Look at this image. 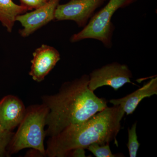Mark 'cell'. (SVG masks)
<instances>
[{
  "instance_id": "obj_1",
  "label": "cell",
  "mask_w": 157,
  "mask_h": 157,
  "mask_svg": "<svg viewBox=\"0 0 157 157\" xmlns=\"http://www.w3.org/2000/svg\"><path fill=\"white\" fill-rule=\"evenodd\" d=\"M89 76L66 82L53 95L42 97L48 109L45 121L46 136L53 137L72 125L87 120L107 107L104 98H98L88 86Z\"/></svg>"
},
{
  "instance_id": "obj_2",
  "label": "cell",
  "mask_w": 157,
  "mask_h": 157,
  "mask_svg": "<svg viewBox=\"0 0 157 157\" xmlns=\"http://www.w3.org/2000/svg\"><path fill=\"white\" fill-rule=\"evenodd\" d=\"M124 114L120 106L107 107L84 122L69 126L57 135L49 137L45 156L67 157L71 151L87 149L93 143L117 142L116 138Z\"/></svg>"
},
{
  "instance_id": "obj_3",
  "label": "cell",
  "mask_w": 157,
  "mask_h": 157,
  "mask_svg": "<svg viewBox=\"0 0 157 157\" xmlns=\"http://www.w3.org/2000/svg\"><path fill=\"white\" fill-rule=\"evenodd\" d=\"M48 109L44 104L29 106L7 147V156L25 148H32L45 156V121Z\"/></svg>"
},
{
  "instance_id": "obj_4",
  "label": "cell",
  "mask_w": 157,
  "mask_h": 157,
  "mask_svg": "<svg viewBox=\"0 0 157 157\" xmlns=\"http://www.w3.org/2000/svg\"><path fill=\"white\" fill-rule=\"evenodd\" d=\"M137 0H109L106 6L95 13L86 25L80 32L73 34L70 38L71 43L84 39L98 40L105 48H111L115 26L111 19L116 11L124 9Z\"/></svg>"
},
{
  "instance_id": "obj_5",
  "label": "cell",
  "mask_w": 157,
  "mask_h": 157,
  "mask_svg": "<svg viewBox=\"0 0 157 157\" xmlns=\"http://www.w3.org/2000/svg\"><path fill=\"white\" fill-rule=\"evenodd\" d=\"M89 76V88L93 91L105 86L117 90L127 83H133L131 81L133 74L128 67L117 62H113L95 69Z\"/></svg>"
},
{
  "instance_id": "obj_6",
  "label": "cell",
  "mask_w": 157,
  "mask_h": 157,
  "mask_svg": "<svg viewBox=\"0 0 157 157\" xmlns=\"http://www.w3.org/2000/svg\"><path fill=\"white\" fill-rule=\"evenodd\" d=\"M107 0H70L68 3L59 5L55 12V19L73 21L79 27L86 25L95 11Z\"/></svg>"
},
{
  "instance_id": "obj_7",
  "label": "cell",
  "mask_w": 157,
  "mask_h": 157,
  "mask_svg": "<svg viewBox=\"0 0 157 157\" xmlns=\"http://www.w3.org/2000/svg\"><path fill=\"white\" fill-rule=\"evenodd\" d=\"M60 1L51 0L34 11L17 16L16 21H19L23 27L19 32L21 36L28 37L54 20L55 10Z\"/></svg>"
},
{
  "instance_id": "obj_8",
  "label": "cell",
  "mask_w": 157,
  "mask_h": 157,
  "mask_svg": "<svg viewBox=\"0 0 157 157\" xmlns=\"http://www.w3.org/2000/svg\"><path fill=\"white\" fill-rule=\"evenodd\" d=\"M33 58L29 75L34 81L41 82L54 68L60 59V55L56 48L42 45L33 52Z\"/></svg>"
},
{
  "instance_id": "obj_9",
  "label": "cell",
  "mask_w": 157,
  "mask_h": 157,
  "mask_svg": "<svg viewBox=\"0 0 157 157\" xmlns=\"http://www.w3.org/2000/svg\"><path fill=\"white\" fill-rule=\"evenodd\" d=\"M23 103L16 96L9 95L0 100V124L6 131L12 132L25 114Z\"/></svg>"
},
{
  "instance_id": "obj_10",
  "label": "cell",
  "mask_w": 157,
  "mask_h": 157,
  "mask_svg": "<svg viewBox=\"0 0 157 157\" xmlns=\"http://www.w3.org/2000/svg\"><path fill=\"white\" fill-rule=\"evenodd\" d=\"M157 94V78L151 79L143 86L125 97L109 100L113 106H120L127 115L132 114L144 98Z\"/></svg>"
},
{
  "instance_id": "obj_11",
  "label": "cell",
  "mask_w": 157,
  "mask_h": 157,
  "mask_svg": "<svg viewBox=\"0 0 157 157\" xmlns=\"http://www.w3.org/2000/svg\"><path fill=\"white\" fill-rule=\"evenodd\" d=\"M29 9L23 5H17L12 0H0V22L9 33L12 32L16 18Z\"/></svg>"
},
{
  "instance_id": "obj_12",
  "label": "cell",
  "mask_w": 157,
  "mask_h": 157,
  "mask_svg": "<svg viewBox=\"0 0 157 157\" xmlns=\"http://www.w3.org/2000/svg\"><path fill=\"white\" fill-rule=\"evenodd\" d=\"M136 127L137 123L136 122L132 125L131 128H128V140L127 144V147L128 149L130 157H136L137 151L140 145L137 139Z\"/></svg>"
},
{
  "instance_id": "obj_13",
  "label": "cell",
  "mask_w": 157,
  "mask_h": 157,
  "mask_svg": "<svg viewBox=\"0 0 157 157\" xmlns=\"http://www.w3.org/2000/svg\"><path fill=\"white\" fill-rule=\"evenodd\" d=\"M87 149L97 157H117V155L112 153L109 144H100L98 143H93L88 147Z\"/></svg>"
},
{
  "instance_id": "obj_14",
  "label": "cell",
  "mask_w": 157,
  "mask_h": 157,
  "mask_svg": "<svg viewBox=\"0 0 157 157\" xmlns=\"http://www.w3.org/2000/svg\"><path fill=\"white\" fill-rule=\"evenodd\" d=\"M13 134L4 130L0 124V157L7 156V147Z\"/></svg>"
},
{
  "instance_id": "obj_15",
  "label": "cell",
  "mask_w": 157,
  "mask_h": 157,
  "mask_svg": "<svg viewBox=\"0 0 157 157\" xmlns=\"http://www.w3.org/2000/svg\"><path fill=\"white\" fill-rule=\"evenodd\" d=\"M21 5L28 8L30 10L36 9L43 6L45 3L42 0H19Z\"/></svg>"
},
{
  "instance_id": "obj_16",
  "label": "cell",
  "mask_w": 157,
  "mask_h": 157,
  "mask_svg": "<svg viewBox=\"0 0 157 157\" xmlns=\"http://www.w3.org/2000/svg\"><path fill=\"white\" fill-rule=\"evenodd\" d=\"M84 149L78 148L73 150L69 153L67 156L86 157L85 151Z\"/></svg>"
},
{
  "instance_id": "obj_17",
  "label": "cell",
  "mask_w": 157,
  "mask_h": 157,
  "mask_svg": "<svg viewBox=\"0 0 157 157\" xmlns=\"http://www.w3.org/2000/svg\"><path fill=\"white\" fill-rule=\"evenodd\" d=\"M42 1L43 2L46 3L48 2H50L51 0H42Z\"/></svg>"
}]
</instances>
